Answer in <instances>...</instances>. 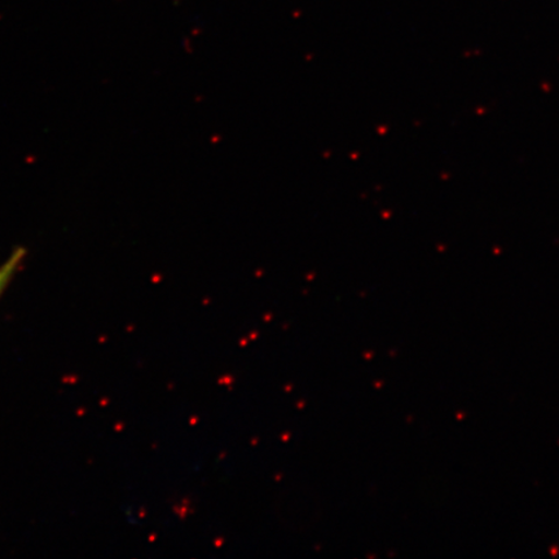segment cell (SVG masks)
<instances>
[{
    "label": "cell",
    "mask_w": 559,
    "mask_h": 559,
    "mask_svg": "<svg viewBox=\"0 0 559 559\" xmlns=\"http://www.w3.org/2000/svg\"><path fill=\"white\" fill-rule=\"evenodd\" d=\"M25 257L26 250L24 248H17L13 250V253L0 265V297H2L5 289L9 288L13 277L16 276Z\"/></svg>",
    "instance_id": "obj_1"
}]
</instances>
